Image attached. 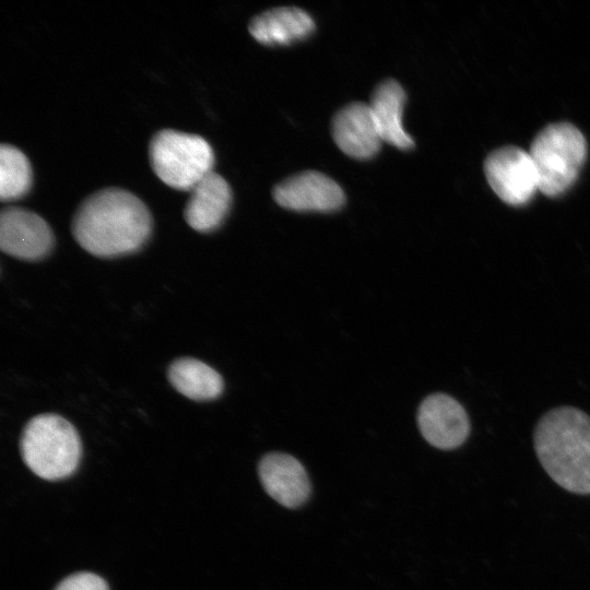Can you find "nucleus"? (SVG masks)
I'll return each mask as SVG.
<instances>
[{"instance_id":"f8f14e48","label":"nucleus","mask_w":590,"mask_h":590,"mask_svg":"<svg viewBox=\"0 0 590 590\" xmlns=\"http://www.w3.org/2000/svg\"><path fill=\"white\" fill-rule=\"evenodd\" d=\"M189 192L184 210L187 224L200 233H210L219 228L232 204V189L228 182L221 175L211 172Z\"/></svg>"},{"instance_id":"ddd939ff","label":"nucleus","mask_w":590,"mask_h":590,"mask_svg":"<svg viewBox=\"0 0 590 590\" xmlns=\"http://www.w3.org/2000/svg\"><path fill=\"white\" fill-rule=\"evenodd\" d=\"M316 28L311 16L299 8L280 7L251 19L250 35L267 46L291 45L303 40Z\"/></svg>"},{"instance_id":"7ed1b4c3","label":"nucleus","mask_w":590,"mask_h":590,"mask_svg":"<svg viewBox=\"0 0 590 590\" xmlns=\"http://www.w3.org/2000/svg\"><path fill=\"white\" fill-rule=\"evenodd\" d=\"M20 450L24 463L34 474L57 481L76 470L82 444L75 427L68 420L58 414L44 413L26 423Z\"/></svg>"},{"instance_id":"9d476101","label":"nucleus","mask_w":590,"mask_h":590,"mask_svg":"<svg viewBox=\"0 0 590 590\" xmlns=\"http://www.w3.org/2000/svg\"><path fill=\"white\" fill-rule=\"evenodd\" d=\"M331 134L338 148L347 156L368 160L377 154L382 138L369 104L355 102L334 115Z\"/></svg>"},{"instance_id":"39448f33","label":"nucleus","mask_w":590,"mask_h":590,"mask_svg":"<svg viewBox=\"0 0 590 590\" xmlns=\"http://www.w3.org/2000/svg\"><path fill=\"white\" fill-rule=\"evenodd\" d=\"M149 155L156 176L174 189L190 191L213 172V150L198 134L161 130L150 142Z\"/></svg>"},{"instance_id":"f257e3e1","label":"nucleus","mask_w":590,"mask_h":590,"mask_svg":"<svg viewBox=\"0 0 590 590\" xmlns=\"http://www.w3.org/2000/svg\"><path fill=\"white\" fill-rule=\"evenodd\" d=\"M152 227V215L144 202L120 188L102 189L87 197L71 224L76 243L88 253L106 259L140 250Z\"/></svg>"},{"instance_id":"9b49d317","label":"nucleus","mask_w":590,"mask_h":590,"mask_svg":"<svg viewBox=\"0 0 590 590\" xmlns=\"http://www.w3.org/2000/svg\"><path fill=\"white\" fill-rule=\"evenodd\" d=\"M258 473L268 495L284 507L297 508L309 498L311 486L307 472L291 455H266L259 462Z\"/></svg>"},{"instance_id":"f03ea898","label":"nucleus","mask_w":590,"mask_h":590,"mask_svg":"<svg viewBox=\"0 0 590 590\" xmlns=\"http://www.w3.org/2000/svg\"><path fill=\"white\" fill-rule=\"evenodd\" d=\"M536 457L564 489L590 495V416L574 406L547 411L533 433Z\"/></svg>"},{"instance_id":"423d86ee","label":"nucleus","mask_w":590,"mask_h":590,"mask_svg":"<svg viewBox=\"0 0 590 590\" xmlns=\"http://www.w3.org/2000/svg\"><path fill=\"white\" fill-rule=\"evenodd\" d=\"M484 173L494 192L510 205L526 204L539 190L534 163L520 148L493 151L485 160Z\"/></svg>"},{"instance_id":"dca6fc26","label":"nucleus","mask_w":590,"mask_h":590,"mask_svg":"<svg viewBox=\"0 0 590 590\" xmlns=\"http://www.w3.org/2000/svg\"><path fill=\"white\" fill-rule=\"evenodd\" d=\"M33 181L31 164L25 154L11 144L0 146V198L12 201L25 196Z\"/></svg>"},{"instance_id":"6e6552de","label":"nucleus","mask_w":590,"mask_h":590,"mask_svg":"<svg viewBox=\"0 0 590 590\" xmlns=\"http://www.w3.org/2000/svg\"><path fill=\"white\" fill-rule=\"evenodd\" d=\"M273 198L280 206L297 212H332L345 202L338 182L316 170L285 178L274 187Z\"/></svg>"},{"instance_id":"20e7f679","label":"nucleus","mask_w":590,"mask_h":590,"mask_svg":"<svg viewBox=\"0 0 590 590\" xmlns=\"http://www.w3.org/2000/svg\"><path fill=\"white\" fill-rule=\"evenodd\" d=\"M528 152L538 173L539 190L556 197L575 182L587 156V142L575 126L557 122L542 129Z\"/></svg>"},{"instance_id":"f3484780","label":"nucleus","mask_w":590,"mask_h":590,"mask_svg":"<svg viewBox=\"0 0 590 590\" xmlns=\"http://www.w3.org/2000/svg\"><path fill=\"white\" fill-rule=\"evenodd\" d=\"M55 590H109L106 581L93 573H76L64 578Z\"/></svg>"},{"instance_id":"4468645a","label":"nucleus","mask_w":590,"mask_h":590,"mask_svg":"<svg viewBox=\"0 0 590 590\" xmlns=\"http://www.w3.org/2000/svg\"><path fill=\"white\" fill-rule=\"evenodd\" d=\"M405 98L403 87L390 79L375 87L369 103L382 141L399 150H410L414 146L413 138L405 131L402 122Z\"/></svg>"},{"instance_id":"1a4fd4ad","label":"nucleus","mask_w":590,"mask_h":590,"mask_svg":"<svg viewBox=\"0 0 590 590\" xmlns=\"http://www.w3.org/2000/svg\"><path fill=\"white\" fill-rule=\"evenodd\" d=\"M417 424L425 440L441 450L460 447L471 430L464 408L445 393H434L423 400Z\"/></svg>"},{"instance_id":"2eb2a0df","label":"nucleus","mask_w":590,"mask_h":590,"mask_svg":"<svg viewBox=\"0 0 590 590\" xmlns=\"http://www.w3.org/2000/svg\"><path fill=\"white\" fill-rule=\"evenodd\" d=\"M167 378L180 394L194 401L214 400L224 389L222 376L208 364L193 357L174 361L168 367Z\"/></svg>"},{"instance_id":"0eeeda50","label":"nucleus","mask_w":590,"mask_h":590,"mask_svg":"<svg viewBox=\"0 0 590 590\" xmlns=\"http://www.w3.org/2000/svg\"><path fill=\"white\" fill-rule=\"evenodd\" d=\"M55 244L48 223L37 213L8 206L0 214V248L16 259L38 261L46 258Z\"/></svg>"}]
</instances>
